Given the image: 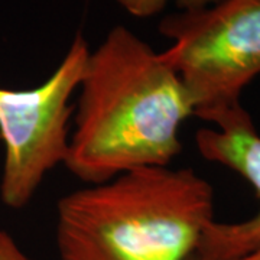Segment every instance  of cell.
<instances>
[{"instance_id": "cell-4", "label": "cell", "mask_w": 260, "mask_h": 260, "mask_svg": "<svg viewBox=\"0 0 260 260\" xmlns=\"http://www.w3.org/2000/svg\"><path fill=\"white\" fill-rule=\"evenodd\" d=\"M88 56L87 39L77 34L41 85L29 90L0 87V139L5 145L0 198L9 208L28 205L48 172L65 162L74 114L71 99L78 91Z\"/></svg>"}, {"instance_id": "cell-6", "label": "cell", "mask_w": 260, "mask_h": 260, "mask_svg": "<svg viewBox=\"0 0 260 260\" xmlns=\"http://www.w3.org/2000/svg\"><path fill=\"white\" fill-rule=\"evenodd\" d=\"M123 9L135 18H152L159 15L171 2L175 0H116Z\"/></svg>"}, {"instance_id": "cell-9", "label": "cell", "mask_w": 260, "mask_h": 260, "mask_svg": "<svg viewBox=\"0 0 260 260\" xmlns=\"http://www.w3.org/2000/svg\"><path fill=\"white\" fill-rule=\"evenodd\" d=\"M237 260H260V247H257L256 250H253L249 254H246V256H243L240 259Z\"/></svg>"}, {"instance_id": "cell-2", "label": "cell", "mask_w": 260, "mask_h": 260, "mask_svg": "<svg viewBox=\"0 0 260 260\" xmlns=\"http://www.w3.org/2000/svg\"><path fill=\"white\" fill-rule=\"evenodd\" d=\"M214 221V189L191 168H142L62 197L59 260H188Z\"/></svg>"}, {"instance_id": "cell-10", "label": "cell", "mask_w": 260, "mask_h": 260, "mask_svg": "<svg viewBox=\"0 0 260 260\" xmlns=\"http://www.w3.org/2000/svg\"><path fill=\"white\" fill-rule=\"evenodd\" d=\"M188 260H201V259H200V257H198L197 254H192V256H191V257H189Z\"/></svg>"}, {"instance_id": "cell-7", "label": "cell", "mask_w": 260, "mask_h": 260, "mask_svg": "<svg viewBox=\"0 0 260 260\" xmlns=\"http://www.w3.org/2000/svg\"><path fill=\"white\" fill-rule=\"evenodd\" d=\"M0 260H35L20 249L16 240L5 230H0Z\"/></svg>"}, {"instance_id": "cell-8", "label": "cell", "mask_w": 260, "mask_h": 260, "mask_svg": "<svg viewBox=\"0 0 260 260\" xmlns=\"http://www.w3.org/2000/svg\"><path fill=\"white\" fill-rule=\"evenodd\" d=\"M220 0H175V5L179 10H197L214 5Z\"/></svg>"}, {"instance_id": "cell-1", "label": "cell", "mask_w": 260, "mask_h": 260, "mask_svg": "<svg viewBox=\"0 0 260 260\" xmlns=\"http://www.w3.org/2000/svg\"><path fill=\"white\" fill-rule=\"evenodd\" d=\"M64 165L88 185L142 168L169 167L179 132L194 116L181 77L160 52L124 26L90 51L78 87Z\"/></svg>"}, {"instance_id": "cell-5", "label": "cell", "mask_w": 260, "mask_h": 260, "mask_svg": "<svg viewBox=\"0 0 260 260\" xmlns=\"http://www.w3.org/2000/svg\"><path fill=\"white\" fill-rule=\"evenodd\" d=\"M214 129L195 135L198 153L210 162L237 172L260 198V135L242 104L210 121ZM260 247V208L249 220L215 221L207 227L195 254L201 260H237Z\"/></svg>"}, {"instance_id": "cell-3", "label": "cell", "mask_w": 260, "mask_h": 260, "mask_svg": "<svg viewBox=\"0 0 260 260\" xmlns=\"http://www.w3.org/2000/svg\"><path fill=\"white\" fill-rule=\"evenodd\" d=\"M159 29L172 42L160 55L185 84L194 116L211 121L242 104L243 90L260 75V0L181 10Z\"/></svg>"}]
</instances>
